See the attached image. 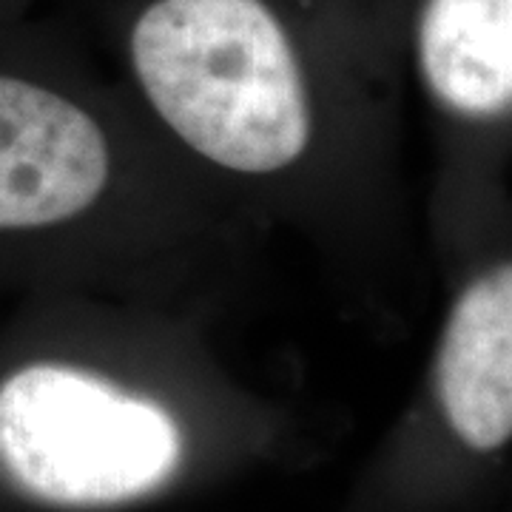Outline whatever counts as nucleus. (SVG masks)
<instances>
[{
	"mask_svg": "<svg viewBox=\"0 0 512 512\" xmlns=\"http://www.w3.org/2000/svg\"><path fill=\"white\" fill-rule=\"evenodd\" d=\"M20 0H0V9H9V6H15Z\"/></svg>",
	"mask_w": 512,
	"mask_h": 512,
	"instance_id": "obj_7",
	"label": "nucleus"
},
{
	"mask_svg": "<svg viewBox=\"0 0 512 512\" xmlns=\"http://www.w3.org/2000/svg\"><path fill=\"white\" fill-rule=\"evenodd\" d=\"M325 3L387 55L399 46L404 9L410 0H325Z\"/></svg>",
	"mask_w": 512,
	"mask_h": 512,
	"instance_id": "obj_6",
	"label": "nucleus"
},
{
	"mask_svg": "<svg viewBox=\"0 0 512 512\" xmlns=\"http://www.w3.org/2000/svg\"><path fill=\"white\" fill-rule=\"evenodd\" d=\"M183 461L163 404L66 362H32L0 382V464L57 507H114L160 490Z\"/></svg>",
	"mask_w": 512,
	"mask_h": 512,
	"instance_id": "obj_2",
	"label": "nucleus"
},
{
	"mask_svg": "<svg viewBox=\"0 0 512 512\" xmlns=\"http://www.w3.org/2000/svg\"><path fill=\"white\" fill-rule=\"evenodd\" d=\"M114 171L106 128L66 83L0 66V231H40L89 214Z\"/></svg>",
	"mask_w": 512,
	"mask_h": 512,
	"instance_id": "obj_3",
	"label": "nucleus"
},
{
	"mask_svg": "<svg viewBox=\"0 0 512 512\" xmlns=\"http://www.w3.org/2000/svg\"><path fill=\"white\" fill-rule=\"evenodd\" d=\"M120 49L154 117L242 177L302 163L333 77L390 57L325 0H128Z\"/></svg>",
	"mask_w": 512,
	"mask_h": 512,
	"instance_id": "obj_1",
	"label": "nucleus"
},
{
	"mask_svg": "<svg viewBox=\"0 0 512 512\" xmlns=\"http://www.w3.org/2000/svg\"><path fill=\"white\" fill-rule=\"evenodd\" d=\"M402 40L430 100L467 123L512 109V0H410Z\"/></svg>",
	"mask_w": 512,
	"mask_h": 512,
	"instance_id": "obj_5",
	"label": "nucleus"
},
{
	"mask_svg": "<svg viewBox=\"0 0 512 512\" xmlns=\"http://www.w3.org/2000/svg\"><path fill=\"white\" fill-rule=\"evenodd\" d=\"M436 399L470 450L493 453L512 436V265L464 285L441 330Z\"/></svg>",
	"mask_w": 512,
	"mask_h": 512,
	"instance_id": "obj_4",
	"label": "nucleus"
}]
</instances>
